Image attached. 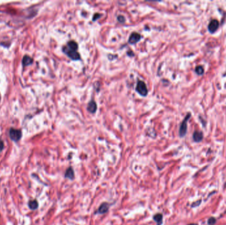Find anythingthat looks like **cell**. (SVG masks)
I'll list each match as a JSON object with an SVG mask.
<instances>
[{"label":"cell","instance_id":"obj_1","mask_svg":"<svg viewBox=\"0 0 226 225\" xmlns=\"http://www.w3.org/2000/svg\"><path fill=\"white\" fill-rule=\"evenodd\" d=\"M78 44L75 41L71 40L66 44L62 48L64 54H66L72 60H80V55L78 52Z\"/></svg>","mask_w":226,"mask_h":225},{"label":"cell","instance_id":"obj_13","mask_svg":"<svg viewBox=\"0 0 226 225\" xmlns=\"http://www.w3.org/2000/svg\"><path fill=\"white\" fill-rule=\"evenodd\" d=\"M28 207H29L30 209L32 210L37 209L38 207V203L37 202V201L36 200L30 201L29 203H28Z\"/></svg>","mask_w":226,"mask_h":225},{"label":"cell","instance_id":"obj_14","mask_svg":"<svg viewBox=\"0 0 226 225\" xmlns=\"http://www.w3.org/2000/svg\"><path fill=\"white\" fill-rule=\"evenodd\" d=\"M196 73L198 75H202L204 73V68L202 66H200V65H199V66H197L196 67Z\"/></svg>","mask_w":226,"mask_h":225},{"label":"cell","instance_id":"obj_15","mask_svg":"<svg viewBox=\"0 0 226 225\" xmlns=\"http://www.w3.org/2000/svg\"><path fill=\"white\" fill-rule=\"evenodd\" d=\"M216 220L215 218L211 217V218H210V219H208V223L209 225H214L216 223Z\"/></svg>","mask_w":226,"mask_h":225},{"label":"cell","instance_id":"obj_6","mask_svg":"<svg viewBox=\"0 0 226 225\" xmlns=\"http://www.w3.org/2000/svg\"><path fill=\"white\" fill-rule=\"evenodd\" d=\"M219 26V22L216 20V19H213L210 21V23L208 25V30L210 33H214L216 32V30L218 28Z\"/></svg>","mask_w":226,"mask_h":225},{"label":"cell","instance_id":"obj_9","mask_svg":"<svg viewBox=\"0 0 226 225\" xmlns=\"http://www.w3.org/2000/svg\"><path fill=\"white\" fill-rule=\"evenodd\" d=\"M74 176H75V174H74L73 168H72V167H69L66 170V173H65V178L73 180V179H74Z\"/></svg>","mask_w":226,"mask_h":225},{"label":"cell","instance_id":"obj_11","mask_svg":"<svg viewBox=\"0 0 226 225\" xmlns=\"http://www.w3.org/2000/svg\"><path fill=\"white\" fill-rule=\"evenodd\" d=\"M153 219L157 222V225H162L163 223V215L162 213H157L153 216Z\"/></svg>","mask_w":226,"mask_h":225},{"label":"cell","instance_id":"obj_10","mask_svg":"<svg viewBox=\"0 0 226 225\" xmlns=\"http://www.w3.org/2000/svg\"><path fill=\"white\" fill-rule=\"evenodd\" d=\"M203 139V134L200 132H195L193 134V139L195 142H200Z\"/></svg>","mask_w":226,"mask_h":225},{"label":"cell","instance_id":"obj_16","mask_svg":"<svg viewBox=\"0 0 226 225\" xmlns=\"http://www.w3.org/2000/svg\"><path fill=\"white\" fill-rule=\"evenodd\" d=\"M117 19H118V21L120 22V23H124V21H125L124 17L123 16H122V15H120V16L118 17Z\"/></svg>","mask_w":226,"mask_h":225},{"label":"cell","instance_id":"obj_5","mask_svg":"<svg viewBox=\"0 0 226 225\" xmlns=\"http://www.w3.org/2000/svg\"><path fill=\"white\" fill-rule=\"evenodd\" d=\"M140 39H141V36L139 34L137 33H133L131 34L130 36L128 42L130 44H136L138 41H139Z\"/></svg>","mask_w":226,"mask_h":225},{"label":"cell","instance_id":"obj_3","mask_svg":"<svg viewBox=\"0 0 226 225\" xmlns=\"http://www.w3.org/2000/svg\"><path fill=\"white\" fill-rule=\"evenodd\" d=\"M9 134V137H10L11 139L14 141H19L21 138V136H22V132H21V131L19 129H14V128L10 129Z\"/></svg>","mask_w":226,"mask_h":225},{"label":"cell","instance_id":"obj_17","mask_svg":"<svg viewBox=\"0 0 226 225\" xmlns=\"http://www.w3.org/2000/svg\"><path fill=\"white\" fill-rule=\"evenodd\" d=\"M4 148V144H3V142L1 141V139H0V152L2 151V150Z\"/></svg>","mask_w":226,"mask_h":225},{"label":"cell","instance_id":"obj_2","mask_svg":"<svg viewBox=\"0 0 226 225\" xmlns=\"http://www.w3.org/2000/svg\"><path fill=\"white\" fill-rule=\"evenodd\" d=\"M136 91L140 94L141 96H146L148 93V88L146 83L142 81H138L136 86Z\"/></svg>","mask_w":226,"mask_h":225},{"label":"cell","instance_id":"obj_18","mask_svg":"<svg viewBox=\"0 0 226 225\" xmlns=\"http://www.w3.org/2000/svg\"><path fill=\"white\" fill-rule=\"evenodd\" d=\"M188 225H198L197 224H194V223H192V224H189Z\"/></svg>","mask_w":226,"mask_h":225},{"label":"cell","instance_id":"obj_4","mask_svg":"<svg viewBox=\"0 0 226 225\" xmlns=\"http://www.w3.org/2000/svg\"><path fill=\"white\" fill-rule=\"evenodd\" d=\"M191 117V114H189L188 115L186 116V118H184V120L182 121V123L181 124L179 129V135L181 137H184L186 134L187 131V121Z\"/></svg>","mask_w":226,"mask_h":225},{"label":"cell","instance_id":"obj_8","mask_svg":"<svg viewBox=\"0 0 226 225\" xmlns=\"http://www.w3.org/2000/svg\"><path fill=\"white\" fill-rule=\"evenodd\" d=\"M97 104H96V102L94 100H91L90 102L88 104L87 110L90 113H92V114L95 113L96 111H97Z\"/></svg>","mask_w":226,"mask_h":225},{"label":"cell","instance_id":"obj_7","mask_svg":"<svg viewBox=\"0 0 226 225\" xmlns=\"http://www.w3.org/2000/svg\"><path fill=\"white\" fill-rule=\"evenodd\" d=\"M109 209V204L107 203H103L100 205L99 208L97 210L98 213L100 214H105L107 213Z\"/></svg>","mask_w":226,"mask_h":225},{"label":"cell","instance_id":"obj_12","mask_svg":"<svg viewBox=\"0 0 226 225\" xmlns=\"http://www.w3.org/2000/svg\"><path fill=\"white\" fill-rule=\"evenodd\" d=\"M33 62V60L28 55L24 56L23 59V65H29Z\"/></svg>","mask_w":226,"mask_h":225}]
</instances>
